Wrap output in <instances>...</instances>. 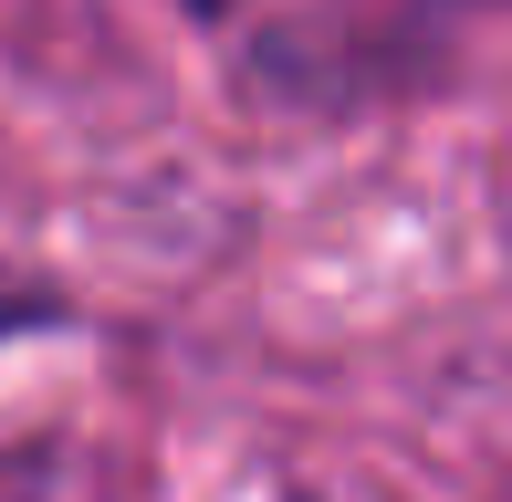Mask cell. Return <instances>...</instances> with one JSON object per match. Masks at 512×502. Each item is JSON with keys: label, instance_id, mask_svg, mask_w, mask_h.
Wrapping results in <instances>:
<instances>
[{"label": "cell", "instance_id": "obj_1", "mask_svg": "<svg viewBox=\"0 0 512 502\" xmlns=\"http://www.w3.org/2000/svg\"><path fill=\"white\" fill-rule=\"evenodd\" d=\"M199 11H230V0H199Z\"/></svg>", "mask_w": 512, "mask_h": 502}]
</instances>
